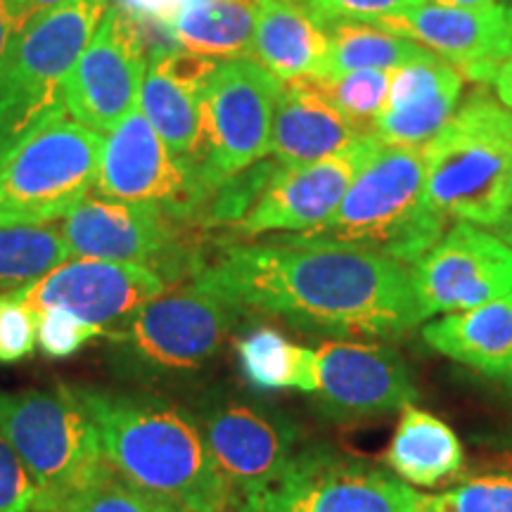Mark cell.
Returning a JSON list of instances; mask_svg holds the SVG:
<instances>
[{"label":"cell","instance_id":"obj_28","mask_svg":"<svg viewBox=\"0 0 512 512\" xmlns=\"http://www.w3.org/2000/svg\"><path fill=\"white\" fill-rule=\"evenodd\" d=\"M328 31V76L325 81L337 76L361 72V69H394L425 60L432 53L408 38L396 36L392 31L375 27L368 22H339Z\"/></svg>","mask_w":512,"mask_h":512},{"label":"cell","instance_id":"obj_19","mask_svg":"<svg viewBox=\"0 0 512 512\" xmlns=\"http://www.w3.org/2000/svg\"><path fill=\"white\" fill-rule=\"evenodd\" d=\"M166 290L169 283L147 268L100 259H67L27 287L12 290L10 297L34 313L62 306L88 323L107 328Z\"/></svg>","mask_w":512,"mask_h":512},{"label":"cell","instance_id":"obj_27","mask_svg":"<svg viewBox=\"0 0 512 512\" xmlns=\"http://www.w3.org/2000/svg\"><path fill=\"white\" fill-rule=\"evenodd\" d=\"M242 373L254 387L297 389L313 394L318 387L316 349L287 339L275 328H254L238 339Z\"/></svg>","mask_w":512,"mask_h":512},{"label":"cell","instance_id":"obj_3","mask_svg":"<svg viewBox=\"0 0 512 512\" xmlns=\"http://www.w3.org/2000/svg\"><path fill=\"white\" fill-rule=\"evenodd\" d=\"M425 197V145H380L332 216L302 238L375 252L411 266L446 233Z\"/></svg>","mask_w":512,"mask_h":512},{"label":"cell","instance_id":"obj_1","mask_svg":"<svg viewBox=\"0 0 512 512\" xmlns=\"http://www.w3.org/2000/svg\"><path fill=\"white\" fill-rule=\"evenodd\" d=\"M192 280L313 335L394 342L430 320L408 264L302 235L223 247Z\"/></svg>","mask_w":512,"mask_h":512},{"label":"cell","instance_id":"obj_26","mask_svg":"<svg viewBox=\"0 0 512 512\" xmlns=\"http://www.w3.org/2000/svg\"><path fill=\"white\" fill-rule=\"evenodd\" d=\"M202 95L204 88L174 79L157 60H150L138 98L140 112L164 145L176 157L195 162H200L202 150Z\"/></svg>","mask_w":512,"mask_h":512},{"label":"cell","instance_id":"obj_23","mask_svg":"<svg viewBox=\"0 0 512 512\" xmlns=\"http://www.w3.org/2000/svg\"><path fill=\"white\" fill-rule=\"evenodd\" d=\"M420 337L437 354L503 380L512 368V292L475 309L430 318Z\"/></svg>","mask_w":512,"mask_h":512},{"label":"cell","instance_id":"obj_29","mask_svg":"<svg viewBox=\"0 0 512 512\" xmlns=\"http://www.w3.org/2000/svg\"><path fill=\"white\" fill-rule=\"evenodd\" d=\"M72 256L48 226H0V294L27 287Z\"/></svg>","mask_w":512,"mask_h":512},{"label":"cell","instance_id":"obj_46","mask_svg":"<svg viewBox=\"0 0 512 512\" xmlns=\"http://www.w3.org/2000/svg\"><path fill=\"white\" fill-rule=\"evenodd\" d=\"M185 3H195V0H183V5H185Z\"/></svg>","mask_w":512,"mask_h":512},{"label":"cell","instance_id":"obj_14","mask_svg":"<svg viewBox=\"0 0 512 512\" xmlns=\"http://www.w3.org/2000/svg\"><path fill=\"white\" fill-rule=\"evenodd\" d=\"M150 64L143 29L112 3L62 83L64 112L93 131H114L138 107Z\"/></svg>","mask_w":512,"mask_h":512},{"label":"cell","instance_id":"obj_7","mask_svg":"<svg viewBox=\"0 0 512 512\" xmlns=\"http://www.w3.org/2000/svg\"><path fill=\"white\" fill-rule=\"evenodd\" d=\"M105 138L67 114L0 157V226H46L91 195Z\"/></svg>","mask_w":512,"mask_h":512},{"label":"cell","instance_id":"obj_32","mask_svg":"<svg viewBox=\"0 0 512 512\" xmlns=\"http://www.w3.org/2000/svg\"><path fill=\"white\" fill-rule=\"evenodd\" d=\"M105 325L88 323L72 311L53 306L36 313V344L50 358H69L93 339L105 337Z\"/></svg>","mask_w":512,"mask_h":512},{"label":"cell","instance_id":"obj_44","mask_svg":"<svg viewBox=\"0 0 512 512\" xmlns=\"http://www.w3.org/2000/svg\"><path fill=\"white\" fill-rule=\"evenodd\" d=\"M508 17H510V34H512V3L508 5Z\"/></svg>","mask_w":512,"mask_h":512},{"label":"cell","instance_id":"obj_41","mask_svg":"<svg viewBox=\"0 0 512 512\" xmlns=\"http://www.w3.org/2000/svg\"><path fill=\"white\" fill-rule=\"evenodd\" d=\"M432 5H444V8H486L496 5V0H425Z\"/></svg>","mask_w":512,"mask_h":512},{"label":"cell","instance_id":"obj_45","mask_svg":"<svg viewBox=\"0 0 512 512\" xmlns=\"http://www.w3.org/2000/svg\"><path fill=\"white\" fill-rule=\"evenodd\" d=\"M510 204H512V181H510Z\"/></svg>","mask_w":512,"mask_h":512},{"label":"cell","instance_id":"obj_38","mask_svg":"<svg viewBox=\"0 0 512 512\" xmlns=\"http://www.w3.org/2000/svg\"><path fill=\"white\" fill-rule=\"evenodd\" d=\"M60 3H64V0H5L12 19H15L17 31H22L31 19L41 15V12L55 8V5Z\"/></svg>","mask_w":512,"mask_h":512},{"label":"cell","instance_id":"obj_39","mask_svg":"<svg viewBox=\"0 0 512 512\" xmlns=\"http://www.w3.org/2000/svg\"><path fill=\"white\" fill-rule=\"evenodd\" d=\"M17 36L19 31L15 27V19H12L5 0H0V74H3L5 64H8V57L12 53Z\"/></svg>","mask_w":512,"mask_h":512},{"label":"cell","instance_id":"obj_8","mask_svg":"<svg viewBox=\"0 0 512 512\" xmlns=\"http://www.w3.org/2000/svg\"><path fill=\"white\" fill-rule=\"evenodd\" d=\"M0 437L34 479V512L86 484L107 465L98 430L67 384L53 392L0 389Z\"/></svg>","mask_w":512,"mask_h":512},{"label":"cell","instance_id":"obj_25","mask_svg":"<svg viewBox=\"0 0 512 512\" xmlns=\"http://www.w3.org/2000/svg\"><path fill=\"white\" fill-rule=\"evenodd\" d=\"M254 27V0H195L178 12L171 34L183 50L226 62L252 57Z\"/></svg>","mask_w":512,"mask_h":512},{"label":"cell","instance_id":"obj_20","mask_svg":"<svg viewBox=\"0 0 512 512\" xmlns=\"http://www.w3.org/2000/svg\"><path fill=\"white\" fill-rule=\"evenodd\" d=\"M465 79L453 64L430 55L394 69L384 110L370 126L382 145H425L456 112Z\"/></svg>","mask_w":512,"mask_h":512},{"label":"cell","instance_id":"obj_42","mask_svg":"<svg viewBox=\"0 0 512 512\" xmlns=\"http://www.w3.org/2000/svg\"><path fill=\"white\" fill-rule=\"evenodd\" d=\"M491 230H494V233L498 235V238H501V240L505 242V245H508V247L512 249V209H510L508 214H505L503 219L498 221L496 226L491 228Z\"/></svg>","mask_w":512,"mask_h":512},{"label":"cell","instance_id":"obj_12","mask_svg":"<svg viewBox=\"0 0 512 512\" xmlns=\"http://www.w3.org/2000/svg\"><path fill=\"white\" fill-rule=\"evenodd\" d=\"M95 195L155 204L181 221L204 223L216 188L200 162L176 157L136 107L105 140Z\"/></svg>","mask_w":512,"mask_h":512},{"label":"cell","instance_id":"obj_31","mask_svg":"<svg viewBox=\"0 0 512 512\" xmlns=\"http://www.w3.org/2000/svg\"><path fill=\"white\" fill-rule=\"evenodd\" d=\"M318 83L323 88V93L356 126H361L363 131H370L377 114L387 105L392 72H384V69H361V72H351L337 76V79Z\"/></svg>","mask_w":512,"mask_h":512},{"label":"cell","instance_id":"obj_9","mask_svg":"<svg viewBox=\"0 0 512 512\" xmlns=\"http://www.w3.org/2000/svg\"><path fill=\"white\" fill-rule=\"evenodd\" d=\"M190 226L155 204L88 195L64 216L60 233L74 259L147 268L162 275L171 287L195 278L204 264Z\"/></svg>","mask_w":512,"mask_h":512},{"label":"cell","instance_id":"obj_40","mask_svg":"<svg viewBox=\"0 0 512 512\" xmlns=\"http://www.w3.org/2000/svg\"><path fill=\"white\" fill-rule=\"evenodd\" d=\"M494 86H496L498 100L503 102V107L512 110V60L501 64V69H498L494 79Z\"/></svg>","mask_w":512,"mask_h":512},{"label":"cell","instance_id":"obj_34","mask_svg":"<svg viewBox=\"0 0 512 512\" xmlns=\"http://www.w3.org/2000/svg\"><path fill=\"white\" fill-rule=\"evenodd\" d=\"M36 344V313L10 297L0 294V363L10 366L34 354Z\"/></svg>","mask_w":512,"mask_h":512},{"label":"cell","instance_id":"obj_37","mask_svg":"<svg viewBox=\"0 0 512 512\" xmlns=\"http://www.w3.org/2000/svg\"><path fill=\"white\" fill-rule=\"evenodd\" d=\"M128 17L138 24H164L171 27L178 12L183 8V0H114Z\"/></svg>","mask_w":512,"mask_h":512},{"label":"cell","instance_id":"obj_33","mask_svg":"<svg viewBox=\"0 0 512 512\" xmlns=\"http://www.w3.org/2000/svg\"><path fill=\"white\" fill-rule=\"evenodd\" d=\"M323 29L339 22H368L411 10L425 0H297Z\"/></svg>","mask_w":512,"mask_h":512},{"label":"cell","instance_id":"obj_30","mask_svg":"<svg viewBox=\"0 0 512 512\" xmlns=\"http://www.w3.org/2000/svg\"><path fill=\"white\" fill-rule=\"evenodd\" d=\"M41 512H176L133 486L107 463L86 484L48 503Z\"/></svg>","mask_w":512,"mask_h":512},{"label":"cell","instance_id":"obj_17","mask_svg":"<svg viewBox=\"0 0 512 512\" xmlns=\"http://www.w3.org/2000/svg\"><path fill=\"white\" fill-rule=\"evenodd\" d=\"M411 271L427 316H444L510 294L512 249L496 233L458 221L413 261Z\"/></svg>","mask_w":512,"mask_h":512},{"label":"cell","instance_id":"obj_36","mask_svg":"<svg viewBox=\"0 0 512 512\" xmlns=\"http://www.w3.org/2000/svg\"><path fill=\"white\" fill-rule=\"evenodd\" d=\"M38 489L27 467L0 437V512H34Z\"/></svg>","mask_w":512,"mask_h":512},{"label":"cell","instance_id":"obj_10","mask_svg":"<svg viewBox=\"0 0 512 512\" xmlns=\"http://www.w3.org/2000/svg\"><path fill=\"white\" fill-rule=\"evenodd\" d=\"M190 413L240 508L264 496L299 453V427L271 403L211 389Z\"/></svg>","mask_w":512,"mask_h":512},{"label":"cell","instance_id":"obj_15","mask_svg":"<svg viewBox=\"0 0 512 512\" xmlns=\"http://www.w3.org/2000/svg\"><path fill=\"white\" fill-rule=\"evenodd\" d=\"M380 145V138L373 133H363L337 155L318 162L299 166L275 162L252 207L230 228L245 238L266 233H311L330 219Z\"/></svg>","mask_w":512,"mask_h":512},{"label":"cell","instance_id":"obj_11","mask_svg":"<svg viewBox=\"0 0 512 512\" xmlns=\"http://www.w3.org/2000/svg\"><path fill=\"white\" fill-rule=\"evenodd\" d=\"M283 83L252 57L216 64L202 95L200 166L216 192L271 155L275 105Z\"/></svg>","mask_w":512,"mask_h":512},{"label":"cell","instance_id":"obj_13","mask_svg":"<svg viewBox=\"0 0 512 512\" xmlns=\"http://www.w3.org/2000/svg\"><path fill=\"white\" fill-rule=\"evenodd\" d=\"M434 496L328 446L299 451L283 477L242 512H427Z\"/></svg>","mask_w":512,"mask_h":512},{"label":"cell","instance_id":"obj_43","mask_svg":"<svg viewBox=\"0 0 512 512\" xmlns=\"http://www.w3.org/2000/svg\"><path fill=\"white\" fill-rule=\"evenodd\" d=\"M498 382H501V384H503V387H505V389H508V392L512 394V368H510V373H508V375H505V377H503V380H498Z\"/></svg>","mask_w":512,"mask_h":512},{"label":"cell","instance_id":"obj_24","mask_svg":"<svg viewBox=\"0 0 512 512\" xmlns=\"http://www.w3.org/2000/svg\"><path fill=\"white\" fill-rule=\"evenodd\" d=\"M399 413V425L384 451L389 470L401 482L425 489L456 477L465 467V448L456 430L418 406H406Z\"/></svg>","mask_w":512,"mask_h":512},{"label":"cell","instance_id":"obj_21","mask_svg":"<svg viewBox=\"0 0 512 512\" xmlns=\"http://www.w3.org/2000/svg\"><path fill=\"white\" fill-rule=\"evenodd\" d=\"M363 133L370 131H363L339 110L318 81L283 83L275 105L271 155L283 166L311 164L337 155Z\"/></svg>","mask_w":512,"mask_h":512},{"label":"cell","instance_id":"obj_16","mask_svg":"<svg viewBox=\"0 0 512 512\" xmlns=\"http://www.w3.org/2000/svg\"><path fill=\"white\" fill-rule=\"evenodd\" d=\"M318 413L332 422H361L399 413L418 399L411 368L392 344L330 339L316 349Z\"/></svg>","mask_w":512,"mask_h":512},{"label":"cell","instance_id":"obj_18","mask_svg":"<svg viewBox=\"0 0 512 512\" xmlns=\"http://www.w3.org/2000/svg\"><path fill=\"white\" fill-rule=\"evenodd\" d=\"M408 38L458 69L463 79L494 83L503 62L512 60L508 5L444 8L420 3L373 22Z\"/></svg>","mask_w":512,"mask_h":512},{"label":"cell","instance_id":"obj_2","mask_svg":"<svg viewBox=\"0 0 512 512\" xmlns=\"http://www.w3.org/2000/svg\"><path fill=\"white\" fill-rule=\"evenodd\" d=\"M114 472L176 512H226L233 491L190 411L150 392L67 384Z\"/></svg>","mask_w":512,"mask_h":512},{"label":"cell","instance_id":"obj_22","mask_svg":"<svg viewBox=\"0 0 512 512\" xmlns=\"http://www.w3.org/2000/svg\"><path fill=\"white\" fill-rule=\"evenodd\" d=\"M256 27L252 60L280 83L325 81L328 31L297 0H254Z\"/></svg>","mask_w":512,"mask_h":512},{"label":"cell","instance_id":"obj_6","mask_svg":"<svg viewBox=\"0 0 512 512\" xmlns=\"http://www.w3.org/2000/svg\"><path fill=\"white\" fill-rule=\"evenodd\" d=\"M114 0H64L19 31L0 74V157L62 117V83Z\"/></svg>","mask_w":512,"mask_h":512},{"label":"cell","instance_id":"obj_5","mask_svg":"<svg viewBox=\"0 0 512 512\" xmlns=\"http://www.w3.org/2000/svg\"><path fill=\"white\" fill-rule=\"evenodd\" d=\"M512 112L472 93L425 143V197L441 219L494 228L512 209Z\"/></svg>","mask_w":512,"mask_h":512},{"label":"cell","instance_id":"obj_35","mask_svg":"<svg viewBox=\"0 0 512 512\" xmlns=\"http://www.w3.org/2000/svg\"><path fill=\"white\" fill-rule=\"evenodd\" d=\"M451 494V512H512V470L475 477Z\"/></svg>","mask_w":512,"mask_h":512},{"label":"cell","instance_id":"obj_4","mask_svg":"<svg viewBox=\"0 0 512 512\" xmlns=\"http://www.w3.org/2000/svg\"><path fill=\"white\" fill-rule=\"evenodd\" d=\"M242 316L228 299L190 280L107 328V366L145 389L188 380L219 356Z\"/></svg>","mask_w":512,"mask_h":512}]
</instances>
